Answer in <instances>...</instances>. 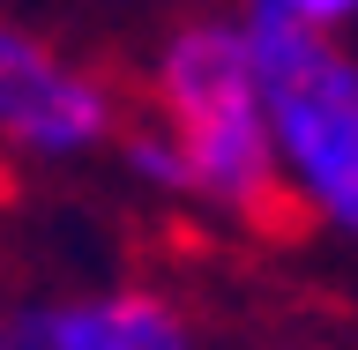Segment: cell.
I'll use <instances>...</instances> for the list:
<instances>
[{
  "instance_id": "cell-5",
  "label": "cell",
  "mask_w": 358,
  "mask_h": 350,
  "mask_svg": "<svg viewBox=\"0 0 358 350\" xmlns=\"http://www.w3.org/2000/svg\"><path fill=\"white\" fill-rule=\"evenodd\" d=\"M262 8H276V15H291V22H313V30L358 22V0H262Z\"/></svg>"
},
{
  "instance_id": "cell-4",
  "label": "cell",
  "mask_w": 358,
  "mask_h": 350,
  "mask_svg": "<svg viewBox=\"0 0 358 350\" xmlns=\"http://www.w3.org/2000/svg\"><path fill=\"white\" fill-rule=\"evenodd\" d=\"M0 350H201V335L157 284H45L0 298Z\"/></svg>"
},
{
  "instance_id": "cell-6",
  "label": "cell",
  "mask_w": 358,
  "mask_h": 350,
  "mask_svg": "<svg viewBox=\"0 0 358 350\" xmlns=\"http://www.w3.org/2000/svg\"><path fill=\"white\" fill-rule=\"evenodd\" d=\"M254 350H306V343H291V335H284V343H254Z\"/></svg>"
},
{
  "instance_id": "cell-2",
  "label": "cell",
  "mask_w": 358,
  "mask_h": 350,
  "mask_svg": "<svg viewBox=\"0 0 358 350\" xmlns=\"http://www.w3.org/2000/svg\"><path fill=\"white\" fill-rule=\"evenodd\" d=\"M246 38H254L268 127L299 217L358 246V60L336 45V30L291 22L262 0L246 15Z\"/></svg>"
},
{
  "instance_id": "cell-1",
  "label": "cell",
  "mask_w": 358,
  "mask_h": 350,
  "mask_svg": "<svg viewBox=\"0 0 358 350\" xmlns=\"http://www.w3.org/2000/svg\"><path fill=\"white\" fill-rule=\"evenodd\" d=\"M150 105H157L150 119L187 156V201H201L224 224H246V231H284L299 217L246 22L209 15L172 30L150 67Z\"/></svg>"
},
{
  "instance_id": "cell-3",
  "label": "cell",
  "mask_w": 358,
  "mask_h": 350,
  "mask_svg": "<svg viewBox=\"0 0 358 350\" xmlns=\"http://www.w3.org/2000/svg\"><path fill=\"white\" fill-rule=\"evenodd\" d=\"M127 134L112 82L45 45L22 22H0V150L30 164H75Z\"/></svg>"
}]
</instances>
